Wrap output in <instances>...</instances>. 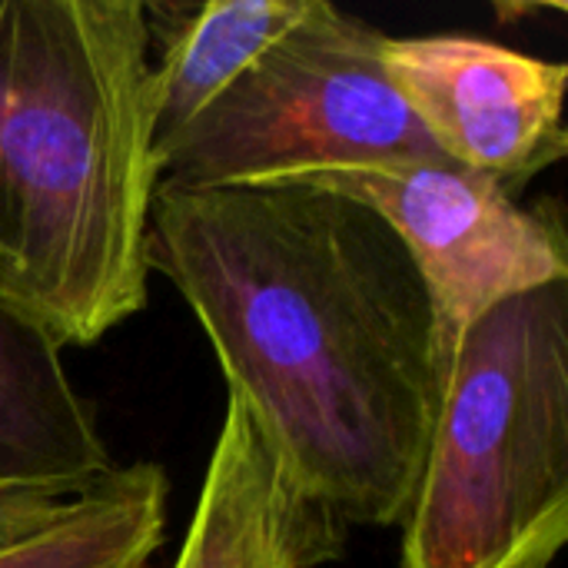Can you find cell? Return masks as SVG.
<instances>
[{
	"instance_id": "obj_1",
	"label": "cell",
	"mask_w": 568,
	"mask_h": 568,
	"mask_svg": "<svg viewBox=\"0 0 568 568\" xmlns=\"http://www.w3.org/2000/svg\"><path fill=\"white\" fill-rule=\"evenodd\" d=\"M146 266L186 300L300 486L346 526H403L446 366L389 223L306 183H160Z\"/></svg>"
},
{
	"instance_id": "obj_2",
	"label": "cell",
	"mask_w": 568,
	"mask_h": 568,
	"mask_svg": "<svg viewBox=\"0 0 568 568\" xmlns=\"http://www.w3.org/2000/svg\"><path fill=\"white\" fill-rule=\"evenodd\" d=\"M156 186L143 0H0V303L60 346L136 316Z\"/></svg>"
},
{
	"instance_id": "obj_3",
	"label": "cell",
	"mask_w": 568,
	"mask_h": 568,
	"mask_svg": "<svg viewBox=\"0 0 568 568\" xmlns=\"http://www.w3.org/2000/svg\"><path fill=\"white\" fill-rule=\"evenodd\" d=\"M568 539V283L459 339L403 519V568H549Z\"/></svg>"
},
{
	"instance_id": "obj_4",
	"label": "cell",
	"mask_w": 568,
	"mask_h": 568,
	"mask_svg": "<svg viewBox=\"0 0 568 568\" xmlns=\"http://www.w3.org/2000/svg\"><path fill=\"white\" fill-rule=\"evenodd\" d=\"M386 33L310 0L190 126L153 156L170 186H256L386 166L439 150L383 67Z\"/></svg>"
},
{
	"instance_id": "obj_5",
	"label": "cell",
	"mask_w": 568,
	"mask_h": 568,
	"mask_svg": "<svg viewBox=\"0 0 568 568\" xmlns=\"http://www.w3.org/2000/svg\"><path fill=\"white\" fill-rule=\"evenodd\" d=\"M286 183L349 196L389 223L423 276L446 369L483 313L509 296L568 283L559 203L523 206L519 193L443 153L386 166L323 170Z\"/></svg>"
},
{
	"instance_id": "obj_6",
	"label": "cell",
	"mask_w": 568,
	"mask_h": 568,
	"mask_svg": "<svg viewBox=\"0 0 568 568\" xmlns=\"http://www.w3.org/2000/svg\"><path fill=\"white\" fill-rule=\"evenodd\" d=\"M383 67L433 146L523 193L566 160L562 60H542L469 33L386 37Z\"/></svg>"
},
{
	"instance_id": "obj_7",
	"label": "cell",
	"mask_w": 568,
	"mask_h": 568,
	"mask_svg": "<svg viewBox=\"0 0 568 568\" xmlns=\"http://www.w3.org/2000/svg\"><path fill=\"white\" fill-rule=\"evenodd\" d=\"M346 529L230 396L173 568H323L343 559Z\"/></svg>"
},
{
	"instance_id": "obj_8",
	"label": "cell",
	"mask_w": 568,
	"mask_h": 568,
	"mask_svg": "<svg viewBox=\"0 0 568 568\" xmlns=\"http://www.w3.org/2000/svg\"><path fill=\"white\" fill-rule=\"evenodd\" d=\"M60 349L0 303V493L77 499L116 469Z\"/></svg>"
},
{
	"instance_id": "obj_9",
	"label": "cell",
	"mask_w": 568,
	"mask_h": 568,
	"mask_svg": "<svg viewBox=\"0 0 568 568\" xmlns=\"http://www.w3.org/2000/svg\"><path fill=\"white\" fill-rule=\"evenodd\" d=\"M306 10L310 0L143 3L153 150L190 126Z\"/></svg>"
},
{
	"instance_id": "obj_10",
	"label": "cell",
	"mask_w": 568,
	"mask_h": 568,
	"mask_svg": "<svg viewBox=\"0 0 568 568\" xmlns=\"http://www.w3.org/2000/svg\"><path fill=\"white\" fill-rule=\"evenodd\" d=\"M166 499L163 466H116L53 523L3 539L0 568H153L166 536Z\"/></svg>"
},
{
	"instance_id": "obj_11",
	"label": "cell",
	"mask_w": 568,
	"mask_h": 568,
	"mask_svg": "<svg viewBox=\"0 0 568 568\" xmlns=\"http://www.w3.org/2000/svg\"><path fill=\"white\" fill-rule=\"evenodd\" d=\"M70 499L50 493H0V542L53 523Z\"/></svg>"
}]
</instances>
